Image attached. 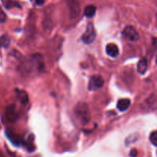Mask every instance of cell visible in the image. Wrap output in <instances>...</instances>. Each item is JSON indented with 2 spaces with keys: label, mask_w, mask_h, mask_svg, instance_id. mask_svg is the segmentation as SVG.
<instances>
[{
  "label": "cell",
  "mask_w": 157,
  "mask_h": 157,
  "mask_svg": "<svg viewBox=\"0 0 157 157\" xmlns=\"http://www.w3.org/2000/svg\"><path fill=\"white\" fill-rule=\"evenodd\" d=\"M44 67V61L40 54H34L22 60L19 65V71L25 76L39 73Z\"/></svg>",
  "instance_id": "6da1fadb"
},
{
  "label": "cell",
  "mask_w": 157,
  "mask_h": 157,
  "mask_svg": "<svg viewBox=\"0 0 157 157\" xmlns=\"http://www.w3.org/2000/svg\"><path fill=\"white\" fill-rule=\"evenodd\" d=\"M77 119L83 125H87L90 121V113L89 107L86 103L80 102L76 104L74 109Z\"/></svg>",
  "instance_id": "7a4b0ae2"
},
{
  "label": "cell",
  "mask_w": 157,
  "mask_h": 157,
  "mask_svg": "<svg viewBox=\"0 0 157 157\" xmlns=\"http://www.w3.org/2000/svg\"><path fill=\"white\" fill-rule=\"evenodd\" d=\"M96 38V32L92 23H88L86 28V31L81 37V40L85 44H91Z\"/></svg>",
  "instance_id": "3957f363"
},
{
  "label": "cell",
  "mask_w": 157,
  "mask_h": 157,
  "mask_svg": "<svg viewBox=\"0 0 157 157\" xmlns=\"http://www.w3.org/2000/svg\"><path fill=\"white\" fill-rule=\"evenodd\" d=\"M67 4L71 18H78L81 12V6H80L79 0H67Z\"/></svg>",
  "instance_id": "277c9868"
},
{
  "label": "cell",
  "mask_w": 157,
  "mask_h": 157,
  "mask_svg": "<svg viewBox=\"0 0 157 157\" xmlns=\"http://www.w3.org/2000/svg\"><path fill=\"white\" fill-rule=\"evenodd\" d=\"M104 80L100 75H94L90 78L88 84L89 90H96L104 86Z\"/></svg>",
  "instance_id": "5b68a950"
},
{
  "label": "cell",
  "mask_w": 157,
  "mask_h": 157,
  "mask_svg": "<svg viewBox=\"0 0 157 157\" xmlns=\"http://www.w3.org/2000/svg\"><path fill=\"white\" fill-rule=\"evenodd\" d=\"M123 35L126 39L133 41V42H135L139 39V35H138L136 30L133 26L130 25L125 27V29L123 31Z\"/></svg>",
  "instance_id": "8992f818"
},
{
  "label": "cell",
  "mask_w": 157,
  "mask_h": 157,
  "mask_svg": "<svg viewBox=\"0 0 157 157\" xmlns=\"http://www.w3.org/2000/svg\"><path fill=\"white\" fill-rule=\"evenodd\" d=\"M6 119L10 123H15L18 120V114L17 112L15 106L13 104L9 105L6 108Z\"/></svg>",
  "instance_id": "52a82bcc"
},
{
  "label": "cell",
  "mask_w": 157,
  "mask_h": 157,
  "mask_svg": "<svg viewBox=\"0 0 157 157\" xmlns=\"http://www.w3.org/2000/svg\"><path fill=\"white\" fill-rule=\"evenodd\" d=\"M6 136L8 137V139L15 146H21L24 145V140L21 139V137L20 136H18V134H16L15 133H14L12 130H7L6 131Z\"/></svg>",
  "instance_id": "ba28073f"
},
{
  "label": "cell",
  "mask_w": 157,
  "mask_h": 157,
  "mask_svg": "<svg viewBox=\"0 0 157 157\" xmlns=\"http://www.w3.org/2000/svg\"><path fill=\"white\" fill-rule=\"evenodd\" d=\"M106 52L110 57H113V58L117 57L118 55H119L118 46L117 44H113V43H110L106 47Z\"/></svg>",
  "instance_id": "9c48e42d"
},
{
  "label": "cell",
  "mask_w": 157,
  "mask_h": 157,
  "mask_svg": "<svg viewBox=\"0 0 157 157\" xmlns=\"http://www.w3.org/2000/svg\"><path fill=\"white\" fill-rule=\"evenodd\" d=\"M148 68V61L146 58H141L137 64V71L140 75H144L146 73Z\"/></svg>",
  "instance_id": "30bf717a"
},
{
  "label": "cell",
  "mask_w": 157,
  "mask_h": 157,
  "mask_svg": "<svg viewBox=\"0 0 157 157\" xmlns=\"http://www.w3.org/2000/svg\"><path fill=\"white\" fill-rule=\"evenodd\" d=\"M146 106L148 108L152 110H156L157 109V94H154L150 96L145 102Z\"/></svg>",
  "instance_id": "8fae6325"
},
{
  "label": "cell",
  "mask_w": 157,
  "mask_h": 157,
  "mask_svg": "<svg viewBox=\"0 0 157 157\" xmlns=\"http://www.w3.org/2000/svg\"><path fill=\"white\" fill-rule=\"evenodd\" d=\"M1 2L2 3L3 6L7 9H12V8L21 9V6L16 0H1Z\"/></svg>",
  "instance_id": "7c38bea8"
},
{
  "label": "cell",
  "mask_w": 157,
  "mask_h": 157,
  "mask_svg": "<svg viewBox=\"0 0 157 157\" xmlns=\"http://www.w3.org/2000/svg\"><path fill=\"white\" fill-rule=\"evenodd\" d=\"M130 106V101L127 98H124V99H121L117 102V109L120 111H125L127 109L129 108V107Z\"/></svg>",
  "instance_id": "4fadbf2b"
},
{
  "label": "cell",
  "mask_w": 157,
  "mask_h": 157,
  "mask_svg": "<svg viewBox=\"0 0 157 157\" xmlns=\"http://www.w3.org/2000/svg\"><path fill=\"white\" fill-rule=\"evenodd\" d=\"M96 7L93 5H89L84 9V15L87 18H92L96 13Z\"/></svg>",
  "instance_id": "5bb4252c"
},
{
  "label": "cell",
  "mask_w": 157,
  "mask_h": 157,
  "mask_svg": "<svg viewBox=\"0 0 157 157\" xmlns=\"http://www.w3.org/2000/svg\"><path fill=\"white\" fill-rule=\"evenodd\" d=\"M16 94L18 95V98H19L20 101L21 102V104H26L29 102V98H28V94L24 90H16Z\"/></svg>",
  "instance_id": "9a60e30c"
},
{
  "label": "cell",
  "mask_w": 157,
  "mask_h": 157,
  "mask_svg": "<svg viewBox=\"0 0 157 157\" xmlns=\"http://www.w3.org/2000/svg\"><path fill=\"white\" fill-rule=\"evenodd\" d=\"M9 43H10V40H9V37L7 35H2L0 38V44L1 45H2L3 47L7 48L9 45Z\"/></svg>",
  "instance_id": "2e32d148"
},
{
  "label": "cell",
  "mask_w": 157,
  "mask_h": 157,
  "mask_svg": "<svg viewBox=\"0 0 157 157\" xmlns=\"http://www.w3.org/2000/svg\"><path fill=\"white\" fill-rule=\"evenodd\" d=\"M150 140L154 146L157 147V131H154L150 134Z\"/></svg>",
  "instance_id": "e0dca14e"
},
{
  "label": "cell",
  "mask_w": 157,
  "mask_h": 157,
  "mask_svg": "<svg viewBox=\"0 0 157 157\" xmlns=\"http://www.w3.org/2000/svg\"><path fill=\"white\" fill-rule=\"evenodd\" d=\"M7 19V16H6V14L5 13L4 11L2 9V8L0 7V22L3 23L6 21Z\"/></svg>",
  "instance_id": "ac0fdd59"
},
{
  "label": "cell",
  "mask_w": 157,
  "mask_h": 157,
  "mask_svg": "<svg viewBox=\"0 0 157 157\" xmlns=\"http://www.w3.org/2000/svg\"><path fill=\"white\" fill-rule=\"evenodd\" d=\"M130 157H136L137 156V150L136 149H133L130 153Z\"/></svg>",
  "instance_id": "d6986e66"
},
{
  "label": "cell",
  "mask_w": 157,
  "mask_h": 157,
  "mask_svg": "<svg viewBox=\"0 0 157 157\" xmlns=\"http://www.w3.org/2000/svg\"><path fill=\"white\" fill-rule=\"evenodd\" d=\"M37 6H42L44 2V0H32Z\"/></svg>",
  "instance_id": "ffe728a7"
},
{
  "label": "cell",
  "mask_w": 157,
  "mask_h": 157,
  "mask_svg": "<svg viewBox=\"0 0 157 157\" xmlns=\"http://www.w3.org/2000/svg\"><path fill=\"white\" fill-rule=\"evenodd\" d=\"M0 157H6L4 156V154H3V153L1 151V150H0Z\"/></svg>",
  "instance_id": "44dd1931"
},
{
  "label": "cell",
  "mask_w": 157,
  "mask_h": 157,
  "mask_svg": "<svg viewBox=\"0 0 157 157\" xmlns=\"http://www.w3.org/2000/svg\"><path fill=\"white\" fill-rule=\"evenodd\" d=\"M156 64H157V57H156Z\"/></svg>",
  "instance_id": "7402d4cb"
},
{
  "label": "cell",
  "mask_w": 157,
  "mask_h": 157,
  "mask_svg": "<svg viewBox=\"0 0 157 157\" xmlns=\"http://www.w3.org/2000/svg\"><path fill=\"white\" fill-rule=\"evenodd\" d=\"M156 17H157V15H156Z\"/></svg>",
  "instance_id": "603a6c76"
}]
</instances>
